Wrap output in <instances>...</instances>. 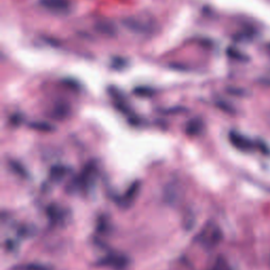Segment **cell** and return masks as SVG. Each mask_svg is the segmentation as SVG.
I'll list each match as a JSON object with an SVG mask.
<instances>
[{"label": "cell", "instance_id": "1", "mask_svg": "<svg viewBox=\"0 0 270 270\" xmlns=\"http://www.w3.org/2000/svg\"><path fill=\"white\" fill-rule=\"evenodd\" d=\"M40 3L47 10L55 14H67L71 10V3L68 0H40Z\"/></svg>", "mask_w": 270, "mask_h": 270}, {"label": "cell", "instance_id": "2", "mask_svg": "<svg viewBox=\"0 0 270 270\" xmlns=\"http://www.w3.org/2000/svg\"><path fill=\"white\" fill-rule=\"evenodd\" d=\"M123 24L126 28L130 29L131 31H134L136 33H146L148 32V26L142 22L141 20L133 17H127L123 19Z\"/></svg>", "mask_w": 270, "mask_h": 270}, {"label": "cell", "instance_id": "3", "mask_svg": "<svg viewBox=\"0 0 270 270\" xmlns=\"http://www.w3.org/2000/svg\"><path fill=\"white\" fill-rule=\"evenodd\" d=\"M95 28L99 32H101L104 35H108V36H114V34L116 32L114 25L109 21H100L99 24H96Z\"/></svg>", "mask_w": 270, "mask_h": 270}, {"label": "cell", "instance_id": "4", "mask_svg": "<svg viewBox=\"0 0 270 270\" xmlns=\"http://www.w3.org/2000/svg\"><path fill=\"white\" fill-rule=\"evenodd\" d=\"M231 140L234 141V144L236 146H237L239 149H252L254 147L253 142H251L248 138H245L243 136H241V135H237V134H234L231 137Z\"/></svg>", "mask_w": 270, "mask_h": 270}]
</instances>
